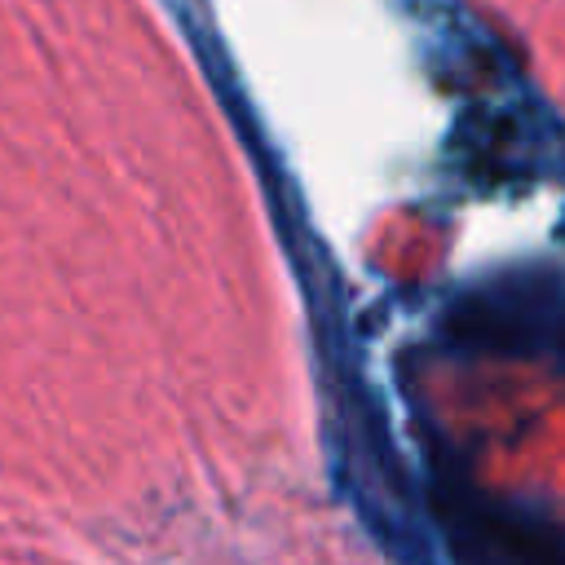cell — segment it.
<instances>
[{
  "instance_id": "cell-1",
  "label": "cell",
  "mask_w": 565,
  "mask_h": 565,
  "mask_svg": "<svg viewBox=\"0 0 565 565\" xmlns=\"http://www.w3.org/2000/svg\"><path fill=\"white\" fill-rule=\"evenodd\" d=\"M446 331L455 344L552 358L565 371V282L543 265L499 274L455 300Z\"/></svg>"
},
{
  "instance_id": "cell-2",
  "label": "cell",
  "mask_w": 565,
  "mask_h": 565,
  "mask_svg": "<svg viewBox=\"0 0 565 565\" xmlns=\"http://www.w3.org/2000/svg\"><path fill=\"white\" fill-rule=\"evenodd\" d=\"M433 516L459 565H565V530L521 503L490 499L463 477H437Z\"/></svg>"
},
{
  "instance_id": "cell-3",
  "label": "cell",
  "mask_w": 565,
  "mask_h": 565,
  "mask_svg": "<svg viewBox=\"0 0 565 565\" xmlns=\"http://www.w3.org/2000/svg\"><path fill=\"white\" fill-rule=\"evenodd\" d=\"M561 230H565V225H561Z\"/></svg>"
}]
</instances>
